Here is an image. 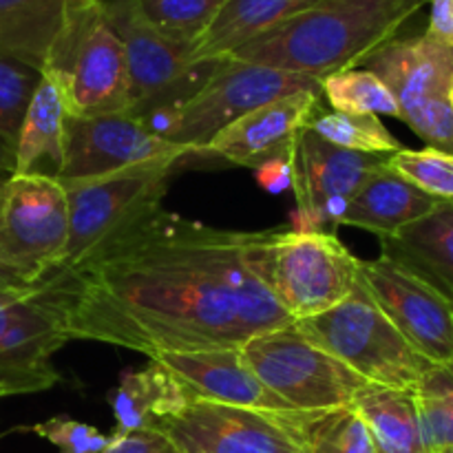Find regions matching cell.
<instances>
[{"mask_svg":"<svg viewBox=\"0 0 453 453\" xmlns=\"http://www.w3.org/2000/svg\"><path fill=\"white\" fill-rule=\"evenodd\" d=\"M305 453H376L365 420L349 403L314 411H283Z\"/></svg>","mask_w":453,"mask_h":453,"instance_id":"26","label":"cell"},{"mask_svg":"<svg viewBox=\"0 0 453 453\" xmlns=\"http://www.w3.org/2000/svg\"><path fill=\"white\" fill-rule=\"evenodd\" d=\"M323 97L341 113L389 115L401 119V109L388 84L367 69H348L321 82Z\"/></svg>","mask_w":453,"mask_h":453,"instance_id":"28","label":"cell"},{"mask_svg":"<svg viewBox=\"0 0 453 453\" xmlns=\"http://www.w3.org/2000/svg\"><path fill=\"white\" fill-rule=\"evenodd\" d=\"M389 155L357 153L330 144L305 128L290 155L295 211L292 230L334 233L348 212L349 202Z\"/></svg>","mask_w":453,"mask_h":453,"instance_id":"12","label":"cell"},{"mask_svg":"<svg viewBox=\"0 0 453 453\" xmlns=\"http://www.w3.org/2000/svg\"><path fill=\"white\" fill-rule=\"evenodd\" d=\"M308 128L330 144L357 153L392 155L403 149L401 142L389 133L379 115L321 111Z\"/></svg>","mask_w":453,"mask_h":453,"instance_id":"27","label":"cell"},{"mask_svg":"<svg viewBox=\"0 0 453 453\" xmlns=\"http://www.w3.org/2000/svg\"><path fill=\"white\" fill-rule=\"evenodd\" d=\"M358 281L432 365H453V303L403 265L379 257L358 261Z\"/></svg>","mask_w":453,"mask_h":453,"instance_id":"14","label":"cell"},{"mask_svg":"<svg viewBox=\"0 0 453 453\" xmlns=\"http://www.w3.org/2000/svg\"><path fill=\"white\" fill-rule=\"evenodd\" d=\"M358 261L336 233L277 230L268 255L270 290L292 321H303L352 295Z\"/></svg>","mask_w":453,"mask_h":453,"instance_id":"11","label":"cell"},{"mask_svg":"<svg viewBox=\"0 0 453 453\" xmlns=\"http://www.w3.org/2000/svg\"><path fill=\"white\" fill-rule=\"evenodd\" d=\"M319 93H299L259 106L226 127L206 149L197 150L199 162L226 166H257L273 159H290L301 133L323 111Z\"/></svg>","mask_w":453,"mask_h":453,"instance_id":"16","label":"cell"},{"mask_svg":"<svg viewBox=\"0 0 453 453\" xmlns=\"http://www.w3.org/2000/svg\"><path fill=\"white\" fill-rule=\"evenodd\" d=\"M442 453H453V449H447V451H442Z\"/></svg>","mask_w":453,"mask_h":453,"instance_id":"42","label":"cell"},{"mask_svg":"<svg viewBox=\"0 0 453 453\" xmlns=\"http://www.w3.org/2000/svg\"><path fill=\"white\" fill-rule=\"evenodd\" d=\"M379 242L380 257L410 270L453 303V202H441L414 224Z\"/></svg>","mask_w":453,"mask_h":453,"instance_id":"19","label":"cell"},{"mask_svg":"<svg viewBox=\"0 0 453 453\" xmlns=\"http://www.w3.org/2000/svg\"><path fill=\"white\" fill-rule=\"evenodd\" d=\"M173 175L175 168H157L60 180L69 206V237L65 255L51 274L80 268L157 215Z\"/></svg>","mask_w":453,"mask_h":453,"instance_id":"5","label":"cell"},{"mask_svg":"<svg viewBox=\"0 0 453 453\" xmlns=\"http://www.w3.org/2000/svg\"><path fill=\"white\" fill-rule=\"evenodd\" d=\"M295 327L372 385L411 389L432 367L403 339L361 281L339 305L295 321Z\"/></svg>","mask_w":453,"mask_h":453,"instance_id":"4","label":"cell"},{"mask_svg":"<svg viewBox=\"0 0 453 453\" xmlns=\"http://www.w3.org/2000/svg\"><path fill=\"white\" fill-rule=\"evenodd\" d=\"M197 150L146 131L133 115L69 118L65 122V162L58 180H88L118 173L180 168Z\"/></svg>","mask_w":453,"mask_h":453,"instance_id":"13","label":"cell"},{"mask_svg":"<svg viewBox=\"0 0 453 453\" xmlns=\"http://www.w3.org/2000/svg\"><path fill=\"white\" fill-rule=\"evenodd\" d=\"M102 4L127 51L128 115L135 119L180 109L221 62H195L193 47L175 42L149 25L137 9V0H102Z\"/></svg>","mask_w":453,"mask_h":453,"instance_id":"7","label":"cell"},{"mask_svg":"<svg viewBox=\"0 0 453 453\" xmlns=\"http://www.w3.org/2000/svg\"><path fill=\"white\" fill-rule=\"evenodd\" d=\"M277 230H226L159 211L69 273L40 281L71 341L127 348L149 358L242 348L290 326L268 283Z\"/></svg>","mask_w":453,"mask_h":453,"instance_id":"1","label":"cell"},{"mask_svg":"<svg viewBox=\"0 0 453 453\" xmlns=\"http://www.w3.org/2000/svg\"><path fill=\"white\" fill-rule=\"evenodd\" d=\"M13 168H16V155H13L12 146L0 137V173L13 175Z\"/></svg>","mask_w":453,"mask_h":453,"instance_id":"37","label":"cell"},{"mask_svg":"<svg viewBox=\"0 0 453 453\" xmlns=\"http://www.w3.org/2000/svg\"><path fill=\"white\" fill-rule=\"evenodd\" d=\"M449 102H451V109H453V88H451V93H449Z\"/></svg>","mask_w":453,"mask_h":453,"instance_id":"40","label":"cell"},{"mask_svg":"<svg viewBox=\"0 0 453 453\" xmlns=\"http://www.w3.org/2000/svg\"><path fill=\"white\" fill-rule=\"evenodd\" d=\"M226 0H137L149 25L171 40L193 47L212 25Z\"/></svg>","mask_w":453,"mask_h":453,"instance_id":"29","label":"cell"},{"mask_svg":"<svg viewBox=\"0 0 453 453\" xmlns=\"http://www.w3.org/2000/svg\"><path fill=\"white\" fill-rule=\"evenodd\" d=\"M42 71L56 78L69 118L128 113L127 51L102 0L69 9Z\"/></svg>","mask_w":453,"mask_h":453,"instance_id":"3","label":"cell"},{"mask_svg":"<svg viewBox=\"0 0 453 453\" xmlns=\"http://www.w3.org/2000/svg\"><path fill=\"white\" fill-rule=\"evenodd\" d=\"M255 181L270 195H283L292 190L290 159H273L255 168Z\"/></svg>","mask_w":453,"mask_h":453,"instance_id":"34","label":"cell"},{"mask_svg":"<svg viewBox=\"0 0 453 453\" xmlns=\"http://www.w3.org/2000/svg\"><path fill=\"white\" fill-rule=\"evenodd\" d=\"M102 453H180L157 429H142L127 436H111Z\"/></svg>","mask_w":453,"mask_h":453,"instance_id":"33","label":"cell"},{"mask_svg":"<svg viewBox=\"0 0 453 453\" xmlns=\"http://www.w3.org/2000/svg\"><path fill=\"white\" fill-rule=\"evenodd\" d=\"M42 71L18 58L0 53V137L16 149L27 109L38 88Z\"/></svg>","mask_w":453,"mask_h":453,"instance_id":"30","label":"cell"},{"mask_svg":"<svg viewBox=\"0 0 453 453\" xmlns=\"http://www.w3.org/2000/svg\"><path fill=\"white\" fill-rule=\"evenodd\" d=\"M0 286H9V283H4V281H3V279H0Z\"/></svg>","mask_w":453,"mask_h":453,"instance_id":"41","label":"cell"},{"mask_svg":"<svg viewBox=\"0 0 453 453\" xmlns=\"http://www.w3.org/2000/svg\"><path fill=\"white\" fill-rule=\"evenodd\" d=\"M69 206L58 177L9 175L0 186V279L34 288L60 264Z\"/></svg>","mask_w":453,"mask_h":453,"instance_id":"6","label":"cell"},{"mask_svg":"<svg viewBox=\"0 0 453 453\" xmlns=\"http://www.w3.org/2000/svg\"><path fill=\"white\" fill-rule=\"evenodd\" d=\"M65 122L66 106L60 87L51 73L42 71L13 149V175H60L65 162Z\"/></svg>","mask_w":453,"mask_h":453,"instance_id":"22","label":"cell"},{"mask_svg":"<svg viewBox=\"0 0 453 453\" xmlns=\"http://www.w3.org/2000/svg\"><path fill=\"white\" fill-rule=\"evenodd\" d=\"M429 0H319L230 58L323 80L361 66Z\"/></svg>","mask_w":453,"mask_h":453,"instance_id":"2","label":"cell"},{"mask_svg":"<svg viewBox=\"0 0 453 453\" xmlns=\"http://www.w3.org/2000/svg\"><path fill=\"white\" fill-rule=\"evenodd\" d=\"M7 177H9V175H4V173H0V186H3V181L7 180Z\"/></svg>","mask_w":453,"mask_h":453,"instance_id":"39","label":"cell"},{"mask_svg":"<svg viewBox=\"0 0 453 453\" xmlns=\"http://www.w3.org/2000/svg\"><path fill=\"white\" fill-rule=\"evenodd\" d=\"M299 93H319L321 82L301 73L224 58L202 88L175 111L168 142L202 150L239 118Z\"/></svg>","mask_w":453,"mask_h":453,"instance_id":"10","label":"cell"},{"mask_svg":"<svg viewBox=\"0 0 453 453\" xmlns=\"http://www.w3.org/2000/svg\"><path fill=\"white\" fill-rule=\"evenodd\" d=\"M389 168L405 177L423 193L453 202V153L438 149H401L388 157Z\"/></svg>","mask_w":453,"mask_h":453,"instance_id":"31","label":"cell"},{"mask_svg":"<svg viewBox=\"0 0 453 453\" xmlns=\"http://www.w3.org/2000/svg\"><path fill=\"white\" fill-rule=\"evenodd\" d=\"M438 203L441 199L416 188L411 181L385 164L358 188L341 226L367 230L383 239L414 224L416 219L432 212Z\"/></svg>","mask_w":453,"mask_h":453,"instance_id":"21","label":"cell"},{"mask_svg":"<svg viewBox=\"0 0 453 453\" xmlns=\"http://www.w3.org/2000/svg\"><path fill=\"white\" fill-rule=\"evenodd\" d=\"M447 449H453V411L449 418V429H447Z\"/></svg>","mask_w":453,"mask_h":453,"instance_id":"38","label":"cell"},{"mask_svg":"<svg viewBox=\"0 0 453 453\" xmlns=\"http://www.w3.org/2000/svg\"><path fill=\"white\" fill-rule=\"evenodd\" d=\"M432 18L425 34L453 47V0H429Z\"/></svg>","mask_w":453,"mask_h":453,"instance_id":"35","label":"cell"},{"mask_svg":"<svg viewBox=\"0 0 453 453\" xmlns=\"http://www.w3.org/2000/svg\"><path fill=\"white\" fill-rule=\"evenodd\" d=\"M352 405L365 420L376 453H429L414 388L367 385Z\"/></svg>","mask_w":453,"mask_h":453,"instance_id":"25","label":"cell"},{"mask_svg":"<svg viewBox=\"0 0 453 453\" xmlns=\"http://www.w3.org/2000/svg\"><path fill=\"white\" fill-rule=\"evenodd\" d=\"M239 354L252 374L296 411L349 405L372 385L305 339L295 323L252 336Z\"/></svg>","mask_w":453,"mask_h":453,"instance_id":"8","label":"cell"},{"mask_svg":"<svg viewBox=\"0 0 453 453\" xmlns=\"http://www.w3.org/2000/svg\"><path fill=\"white\" fill-rule=\"evenodd\" d=\"M78 0H0V53L44 69Z\"/></svg>","mask_w":453,"mask_h":453,"instance_id":"24","label":"cell"},{"mask_svg":"<svg viewBox=\"0 0 453 453\" xmlns=\"http://www.w3.org/2000/svg\"><path fill=\"white\" fill-rule=\"evenodd\" d=\"M190 398L193 396L186 392L184 385L153 358L142 370H124L118 385L106 394V403L115 418L111 436L155 429L162 420L184 410Z\"/></svg>","mask_w":453,"mask_h":453,"instance_id":"20","label":"cell"},{"mask_svg":"<svg viewBox=\"0 0 453 453\" xmlns=\"http://www.w3.org/2000/svg\"><path fill=\"white\" fill-rule=\"evenodd\" d=\"M29 432L58 447V453H102L111 442V436L100 429L66 414L42 420L29 427Z\"/></svg>","mask_w":453,"mask_h":453,"instance_id":"32","label":"cell"},{"mask_svg":"<svg viewBox=\"0 0 453 453\" xmlns=\"http://www.w3.org/2000/svg\"><path fill=\"white\" fill-rule=\"evenodd\" d=\"M180 453H305L281 414L190 398L157 425Z\"/></svg>","mask_w":453,"mask_h":453,"instance_id":"15","label":"cell"},{"mask_svg":"<svg viewBox=\"0 0 453 453\" xmlns=\"http://www.w3.org/2000/svg\"><path fill=\"white\" fill-rule=\"evenodd\" d=\"M69 341L58 310L31 288L0 336V398L56 388L62 376L53 357Z\"/></svg>","mask_w":453,"mask_h":453,"instance_id":"17","label":"cell"},{"mask_svg":"<svg viewBox=\"0 0 453 453\" xmlns=\"http://www.w3.org/2000/svg\"><path fill=\"white\" fill-rule=\"evenodd\" d=\"M31 288L22 286H0V336L4 334V330L9 327V323L16 317L18 308L25 301V296L29 295Z\"/></svg>","mask_w":453,"mask_h":453,"instance_id":"36","label":"cell"},{"mask_svg":"<svg viewBox=\"0 0 453 453\" xmlns=\"http://www.w3.org/2000/svg\"><path fill=\"white\" fill-rule=\"evenodd\" d=\"M153 361L171 372L193 398L268 414L295 411L252 374L237 348L157 354Z\"/></svg>","mask_w":453,"mask_h":453,"instance_id":"18","label":"cell"},{"mask_svg":"<svg viewBox=\"0 0 453 453\" xmlns=\"http://www.w3.org/2000/svg\"><path fill=\"white\" fill-rule=\"evenodd\" d=\"M363 69L394 93L401 119L429 149L453 153V47L432 35L394 38L376 49Z\"/></svg>","mask_w":453,"mask_h":453,"instance_id":"9","label":"cell"},{"mask_svg":"<svg viewBox=\"0 0 453 453\" xmlns=\"http://www.w3.org/2000/svg\"><path fill=\"white\" fill-rule=\"evenodd\" d=\"M319 0H226L212 25L193 44V60H224L243 44L268 34L288 18L305 12Z\"/></svg>","mask_w":453,"mask_h":453,"instance_id":"23","label":"cell"}]
</instances>
